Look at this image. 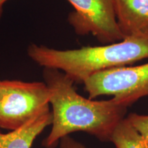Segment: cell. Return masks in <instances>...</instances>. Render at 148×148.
<instances>
[{
	"mask_svg": "<svg viewBox=\"0 0 148 148\" xmlns=\"http://www.w3.org/2000/svg\"><path fill=\"white\" fill-rule=\"evenodd\" d=\"M75 10L68 21L79 35L92 34L103 43L123 40L116 23L113 0H67Z\"/></svg>",
	"mask_w": 148,
	"mask_h": 148,
	"instance_id": "cell-5",
	"label": "cell"
},
{
	"mask_svg": "<svg viewBox=\"0 0 148 148\" xmlns=\"http://www.w3.org/2000/svg\"><path fill=\"white\" fill-rule=\"evenodd\" d=\"M2 90H3V81L0 80V99H1V94H2Z\"/></svg>",
	"mask_w": 148,
	"mask_h": 148,
	"instance_id": "cell-12",
	"label": "cell"
},
{
	"mask_svg": "<svg viewBox=\"0 0 148 148\" xmlns=\"http://www.w3.org/2000/svg\"><path fill=\"white\" fill-rule=\"evenodd\" d=\"M52 123V114L47 108L19 128L0 132V148H31L35 139Z\"/></svg>",
	"mask_w": 148,
	"mask_h": 148,
	"instance_id": "cell-7",
	"label": "cell"
},
{
	"mask_svg": "<svg viewBox=\"0 0 148 148\" xmlns=\"http://www.w3.org/2000/svg\"><path fill=\"white\" fill-rule=\"evenodd\" d=\"M88 99L112 95L114 101L128 107L148 95V63L99 71L84 82Z\"/></svg>",
	"mask_w": 148,
	"mask_h": 148,
	"instance_id": "cell-4",
	"label": "cell"
},
{
	"mask_svg": "<svg viewBox=\"0 0 148 148\" xmlns=\"http://www.w3.org/2000/svg\"><path fill=\"white\" fill-rule=\"evenodd\" d=\"M50 91L42 82L3 80L0 99V128H19L49 108Z\"/></svg>",
	"mask_w": 148,
	"mask_h": 148,
	"instance_id": "cell-3",
	"label": "cell"
},
{
	"mask_svg": "<svg viewBox=\"0 0 148 148\" xmlns=\"http://www.w3.org/2000/svg\"><path fill=\"white\" fill-rule=\"evenodd\" d=\"M110 142L116 148H148V142L130 124L126 118L115 127Z\"/></svg>",
	"mask_w": 148,
	"mask_h": 148,
	"instance_id": "cell-8",
	"label": "cell"
},
{
	"mask_svg": "<svg viewBox=\"0 0 148 148\" xmlns=\"http://www.w3.org/2000/svg\"><path fill=\"white\" fill-rule=\"evenodd\" d=\"M27 54L38 65L61 70L74 84H84L90 76L99 71L148 58V35L124 38L103 46L70 50L31 44Z\"/></svg>",
	"mask_w": 148,
	"mask_h": 148,
	"instance_id": "cell-2",
	"label": "cell"
},
{
	"mask_svg": "<svg viewBox=\"0 0 148 148\" xmlns=\"http://www.w3.org/2000/svg\"><path fill=\"white\" fill-rule=\"evenodd\" d=\"M132 126L148 142V115L131 113L126 117Z\"/></svg>",
	"mask_w": 148,
	"mask_h": 148,
	"instance_id": "cell-9",
	"label": "cell"
},
{
	"mask_svg": "<svg viewBox=\"0 0 148 148\" xmlns=\"http://www.w3.org/2000/svg\"><path fill=\"white\" fill-rule=\"evenodd\" d=\"M43 78L50 91L52 110L50 132L42 140L45 148H56L62 138L77 132L110 141L115 127L123 119L127 107L113 99L94 101L77 93L74 82L59 70L44 68Z\"/></svg>",
	"mask_w": 148,
	"mask_h": 148,
	"instance_id": "cell-1",
	"label": "cell"
},
{
	"mask_svg": "<svg viewBox=\"0 0 148 148\" xmlns=\"http://www.w3.org/2000/svg\"><path fill=\"white\" fill-rule=\"evenodd\" d=\"M58 145L60 148H86L84 144L75 140L69 135L61 138Z\"/></svg>",
	"mask_w": 148,
	"mask_h": 148,
	"instance_id": "cell-10",
	"label": "cell"
},
{
	"mask_svg": "<svg viewBox=\"0 0 148 148\" xmlns=\"http://www.w3.org/2000/svg\"><path fill=\"white\" fill-rule=\"evenodd\" d=\"M113 8L123 38L148 35V0H113Z\"/></svg>",
	"mask_w": 148,
	"mask_h": 148,
	"instance_id": "cell-6",
	"label": "cell"
},
{
	"mask_svg": "<svg viewBox=\"0 0 148 148\" xmlns=\"http://www.w3.org/2000/svg\"><path fill=\"white\" fill-rule=\"evenodd\" d=\"M6 1L7 0H0V19H1L3 13V5Z\"/></svg>",
	"mask_w": 148,
	"mask_h": 148,
	"instance_id": "cell-11",
	"label": "cell"
}]
</instances>
